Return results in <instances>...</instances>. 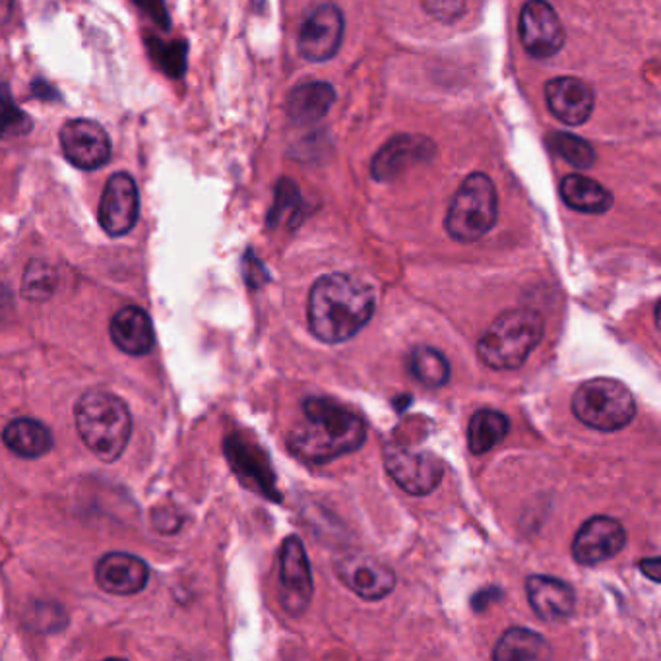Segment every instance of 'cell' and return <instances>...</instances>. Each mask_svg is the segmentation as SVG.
<instances>
[{
  "label": "cell",
  "mask_w": 661,
  "mask_h": 661,
  "mask_svg": "<svg viewBox=\"0 0 661 661\" xmlns=\"http://www.w3.org/2000/svg\"><path fill=\"white\" fill-rule=\"evenodd\" d=\"M303 415L289 435L287 448L308 464H328L359 451L367 438V423L354 410L332 398H307Z\"/></svg>",
  "instance_id": "obj_1"
},
{
  "label": "cell",
  "mask_w": 661,
  "mask_h": 661,
  "mask_svg": "<svg viewBox=\"0 0 661 661\" xmlns=\"http://www.w3.org/2000/svg\"><path fill=\"white\" fill-rule=\"evenodd\" d=\"M375 292L349 274L316 279L308 295V328L324 344L355 338L375 313Z\"/></svg>",
  "instance_id": "obj_2"
},
{
  "label": "cell",
  "mask_w": 661,
  "mask_h": 661,
  "mask_svg": "<svg viewBox=\"0 0 661 661\" xmlns=\"http://www.w3.org/2000/svg\"><path fill=\"white\" fill-rule=\"evenodd\" d=\"M76 428L96 458L111 464L127 451L132 435V415L111 392L88 391L76 402Z\"/></svg>",
  "instance_id": "obj_3"
},
{
  "label": "cell",
  "mask_w": 661,
  "mask_h": 661,
  "mask_svg": "<svg viewBox=\"0 0 661 661\" xmlns=\"http://www.w3.org/2000/svg\"><path fill=\"white\" fill-rule=\"evenodd\" d=\"M545 323L534 308H512L496 318L477 342V355L495 371H514L526 363L541 338Z\"/></svg>",
  "instance_id": "obj_4"
},
{
  "label": "cell",
  "mask_w": 661,
  "mask_h": 661,
  "mask_svg": "<svg viewBox=\"0 0 661 661\" xmlns=\"http://www.w3.org/2000/svg\"><path fill=\"white\" fill-rule=\"evenodd\" d=\"M499 196L493 180L485 174L467 175L452 198L444 227L458 243H475L495 227Z\"/></svg>",
  "instance_id": "obj_5"
},
{
  "label": "cell",
  "mask_w": 661,
  "mask_h": 661,
  "mask_svg": "<svg viewBox=\"0 0 661 661\" xmlns=\"http://www.w3.org/2000/svg\"><path fill=\"white\" fill-rule=\"evenodd\" d=\"M572 412L588 427L603 433L627 427L637 415L631 391L613 378H592L572 396Z\"/></svg>",
  "instance_id": "obj_6"
},
{
  "label": "cell",
  "mask_w": 661,
  "mask_h": 661,
  "mask_svg": "<svg viewBox=\"0 0 661 661\" xmlns=\"http://www.w3.org/2000/svg\"><path fill=\"white\" fill-rule=\"evenodd\" d=\"M60 150L70 166L98 171L111 159V138L106 128L91 119L68 120L60 128Z\"/></svg>",
  "instance_id": "obj_7"
},
{
  "label": "cell",
  "mask_w": 661,
  "mask_h": 661,
  "mask_svg": "<svg viewBox=\"0 0 661 661\" xmlns=\"http://www.w3.org/2000/svg\"><path fill=\"white\" fill-rule=\"evenodd\" d=\"M384 467L407 495H431L443 483L444 464L431 452L388 446L384 452Z\"/></svg>",
  "instance_id": "obj_8"
},
{
  "label": "cell",
  "mask_w": 661,
  "mask_h": 661,
  "mask_svg": "<svg viewBox=\"0 0 661 661\" xmlns=\"http://www.w3.org/2000/svg\"><path fill=\"white\" fill-rule=\"evenodd\" d=\"M520 41L534 59H551L566 41L563 22L547 0H527L520 12Z\"/></svg>",
  "instance_id": "obj_9"
},
{
  "label": "cell",
  "mask_w": 661,
  "mask_h": 661,
  "mask_svg": "<svg viewBox=\"0 0 661 661\" xmlns=\"http://www.w3.org/2000/svg\"><path fill=\"white\" fill-rule=\"evenodd\" d=\"M315 594L307 553L299 537H287L279 551V598L292 616L307 611Z\"/></svg>",
  "instance_id": "obj_10"
},
{
  "label": "cell",
  "mask_w": 661,
  "mask_h": 661,
  "mask_svg": "<svg viewBox=\"0 0 661 661\" xmlns=\"http://www.w3.org/2000/svg\"><path fill=\"white\" fill-rule=\"evenodd\" d=\"M140 218V195L132 175H111L99 200V226L109 237H122L135 229Z\"/></svg>",
  "instance_id": "obj_11"
},
{
  "label": "cell",
  "mask_w": 661,
  "mask_h": 661,
  "mask_svg": "<svg viewBox=\"0 0 661 661\" xmlns=\"http://www.w3.org/2000/svg\"><path fill=\"white\" fill-rule=\"evenodd\" d=\"M346 20L344 12L336 4L326 2L315 8L299 30L297 47L303 59L310 62H324L338 53L344 41Z\"/></svg>",
  "instance_id": "obj_12"
},
{
  "label": "cell",
  "mask_w": 661,
  "mask_h": 661,
  "mask_svg": "<svg viewBox=\"0 0 661 661\" xmlns=\"http://www.w3.org/2000/svg\"><path fill=\"white\" fill-rule=\"evenodd\" d=\"M436 156V146L427 136L399 135L391 138L371 161V175L378 182H391L410 169L428 164Z\"/></svg>",
  "instance_id": "obj_13"
},
{
  "label": "cell",
  "mask_w": 661,
  "mask_h": 661,
  "mask_svg": "<svg viewBox=\"0 0 661 661\" xmlns=\"http://www.w3.org/2000/svg\"><path fill=\"white\" fill-rule=\"evenodd\" d=\"M334 571L338 579L363 600H383L396 588V572L392 571L388 564L376 561L375 556L363 553L339 556L334 563Z\"/></svg>",
  "instance_id": "obj_14"
},
{
  "label": "cell",
  "mask_w": 661,
  "mask_h": 661,
  "mask_svg": "<svg viewBox=\"0 0 661 661\" xmlns=\"http://www.w3.org/2000/svg\"><path fill=\"white\" fill-rule=\"evenodd\" d=\"M627 545L623 524L609 516H594L584 522L572 541V556L579 564L595 566L619 555Z\"/></svg>",
  "instance_id": "obj_15"
},
{
  "label": "cell",
  "mask_w": 661,
  "mask_h": 661,
  "mask_svg": "<svg viewBox=\"0 0 661 661\" xmlns=\"http://www.w3.org/2000/svg\"><path fill=\"white\" fill-rule=\"evenodd\" d=\"M549 111L566 127L584 125L594 111L595 96L590 83L574 76H559L545 86Z\"/></svg>",
  "instance_id": "obj_16"
},
{
  "label": "cell",
  "mask_w": 661,
  "mask_h": 661,
  "mask_svg": "<svg viewBox=\"0 0 661 661\" xmlns=\"http://www.w3.org/2000/svg\"><path fill=\"white\" fill-rule=\"evenodd\" d=\"M150 580V569L140 556L114 551L96 564L98 586L114 595H135L142 592Z\"/></svg>",
  "instance_id": "obj_17"
},
{
  "label": "cell",
  "mask_w": 661,
  "mask_h": 661,
  "mask_svg": "<svg viewBox=\"0 0 661 661\" xmlns=\"http://www.w3.org/2000/svg\"><path fill=\"white\" fill-rule=\"evenodd\" d=\"M527 601L545 623L564 621L574 613L576 592L564 580L534 574L526 580Z\"/></svg>",
  "instance_id": "obj_18"
},
{
  "label": "cell",
  "mask_w": 661,
  "mask_h": 661,
  "mask_svg": "<svg viewBox=\"0 0 661 661\" xmlns=\"http://www.w3.org/2000/svg\"><path fill=\"white\" fill-rule=\"evenodd\" d=\"M109 334L115 346L119 347L122 354L132 357L148 355L156 346V332L150 315L135 305L117 310L109 324Z\"/></svg>",
  "instance_id": "obj_19"
},
{
  "label": "cell",
  "mask_w": 661,
  "mask_h": 661,
  "mask_svg": "<svg viewBox=\"0 0 661 661\" xmlns=\"http://www.w3.org/2000/svg\"><path fill=\"white\" fill-rule=\"evenodd\" d=\"M336 101V90L328 82H305L287 96V117L295 125L308 127L323 120Z\"/></svg>",
  "instance_id": "obj_20"
},
{
  "label": "cell",
  "mask_w": 661,
  "mask_h": 661,
  "mask_svg": "<svg viewBox=\"0 0 661 661\" xmlns=\"http://www.w3.org/2000/svg\"><path fill=\"white\" fill-rule=\"evenodd\" d=\"M2 443L10 452L23 460H36L46 456L53 448V433L46 423L31 417L10 421L2 431Z\"/></svg>",
  "instance_id": "obj_21"
},
{
  "label": "cell",
  "mask_w": 661,
  "mask_h": 661,
  "mask_svg": "<svg viewBox=\"0 0 661 661\" xmlns=\"http://www.w3.org/2000/svg\"><path fill=\"white\" fill-rule=\"evenodd\" d=\"M564 204L580 214H605L613 206V195L586 175H569L561 182Z\"/></svg>",
  "instance_id": "obj_22"
},
{
  "label": "cell",
  "mask_w": 661,
  "mask_h": 661,
  "mask_svg": "<svg viewBox=\"0 0 661 661\" xmlns=\"http://www.w3.org/2000/svg\"><path fill=\"white\" fill-rule=\"evenodd\" d=\"M551 648L547 640L530 629H511L504 632L493 650V660H549Z\"/></svg>",
  "instance_id": "obj_23"
},
{
  "label": "cell",
  "mask_w": 661,
  "mask_h": 661,
  "mask_svg": "<svg viewBox=\"0 0 661 661\" xmlns=\"http://www.w3.org/2000/svg\"><path fill=\"white\" fill-rule=\"evenodd\" d=\"M229 462L234 464L235 470L239 472L243 477H250L255 480L256 487L263 489L264 493L276 491L274 487V474H272L270 466H268V458L264 456L260 448L248 446L245 441H240L237 436L229 438L226 446Z\"/></svg>",
  "instance_id": "obj_24"
},
{
  "label": "cell",
  "mask_w": 661,
  "mask_h": 661,
  "mask_svg": "<svg viewBox=\"0 0 661 661\" xmlns=\"http://www.w3.org/2000/svg\"><path fill=\"white\" fill-rule=\"evenodd\" d=\"M509 427L511 421L506 415L495 410H480L467 428L470 451L474 454H487L503 443L504 436L509 435Z\"/></svg>",
  "instance_id": "obj_25"
},
{
  "label": "cell",
  "mask_w": 661,
  "mask_h": 661,
  "mask_svg": "<svg viewBox=\"0 0 661 661\" xmlns=\"http://www.w3.org/2000/svg\"><path fill=\"white\" fill-rule=\"evenodd\" d=\"M410 371L427 388H441L451 378V363L435 347H415L410 354Z\"/></svg>",
  "instance_id": "obj_26"
},
{
  "label": "cell",
  "mask_w": 661,
  "mask_h": 661,
  "mask_svg": "<svg viewBox=\"0 0 661 661\" xmlns=\"http://www.w3.org/2000/svg\"><path fill=\"white\" fill-rule=\"evenodd\" d=\"M146 49L154 65L171 80H179L187 75L188 68V46L187 41L182 39H174V41H164L159 38L144 39Z\"/></svg>",
  "instance_id": "obj_27"
},
{
  "label": "cell",
  "mask_w": 661,
  "mask_h": 661,
  "mask_svg": "<svg viewBox=\"0 0 661 661\" xmlns=\"http://www.w3.org/2000/svg\"><path fill=\"white\" fill-rule=\"evenodd\" d=\"M33 120L23 114L16 103L12 90L4 80H0V140H18L30 135Z\"/></svg>",
  "instance_id": "obj_28"
},
{
  "label": "cell",
  "mask_w": 661,
  "mask_h": 661,
  "mask_svg": "<svg viewBox=\"0 0 661 661\" xmlns=\"http://www.w3.org/2000/svg\"><path fill=\"white\" fill-rule=\"evenodd\" d=\"M547 146L549 150L555 151L556 156H561L566 164L576 169H590L595 164L594 146L580 136L551 132L547 136Z\"/></svg>",
  "instance_id": "obj_29"
},
{
  "label": "cell",
  "mask_w": 661,
  "mask_h": 661,
  "mask_svg": "<svg viewBox=\"0 0 661 661\" xmlns=\"http://www.w3.org/2000/svg\"><path fill=\"white\" fill-rule=\"evenodd\" d=\"M57 284L59 274L51 264H47L46 260H31L23 274L22 297L33 303H43L53 297Z\"/></svg>",
  "instance_id": "obj_30"
},
{
  "label": "cell",
  "mask_w": 661,
  "mask_h": 661,
  "mask_svg": "<svg viewBox=\"0 0 661 661\" xmlns=\"http://www.w3.org/2000/svg\"><path fill=\"white\" fill-rule=\"evenodd\" d=\"M300 195L294 180L282 179L276 187V203L270 211V226H278L282 221H289L299 210Z\"/></svg>",
  "instance_id": "obj_31"
},
{
  "label": "cell",
  "mask_w": 661,
  "mask_h": 661,
  "mask_svg": "<svg viewBox=\"0 0 661 661\" xmlns=\"http://www.w3.org/2000/svg\"><path fill=\"white\" fill-rule=\"evenodd\" d=\"M427 14L443 23L458 22L470 8V0H421Z\"/></svg>",
  "instance_id": "obj_32"
},
{
  "label": "cell",
  "mask_w": 661,
  "mask_h": 661,
  "mask_svg": "<svg viewBox=\"0 0 661 661\" xmlns=\"http://www.w3.org/2000/svg\"><path fill=\"white\" fill-rule=\"evenodd\" d=\"M132 2L144 16H148L151 22L158 26L159 30H171V18H169L166 0H132Z\"/></svg>",
  "instance_id": "obj_33"
},
{
  "label": "cell",
  "mask_w": 661,
  "mask_h": 661,
  "mask_svg": "<svg viewBox=\"0 0 661 661\" xmlns=\"http://www.w3.org/2000/svg\"><path fill=\"white\" fill-rule=\"evenodd\" d=\"M642 572L647 574L648 579L654 580V582H661V561L660 556H652L640 563Z\"/></svg>",
  "instance_id": "obj_34"
},
{
  "label": "cell",
  "mask_w": 661,
  "mask_h": 661,
  "mask_svg": "<svg viewBox=\"0 0 661 661\" xmlns=\"http://www.w3.org/2000/svg\"><path fill=\"white\" fill-rule=\"evenodd\" d=\"M31 90H33V96L36 98H43V99H59V91H55L49 83L43 82V80H36V82L31 83Z\"/></svg>",
  "instance_id": "obj_35"
},
{
  "label": "cell",
  "mask_w": 661,
  "mask_h": 661,
  "mask_svg": "<svg viewBox=\"0 0 661 661\" xmlns=\"http://www.w3.org/2000/svg\"><path fill=\"white\" fill-rule=\"evenodd\" d=\"M14 10V0H0V23L7 22Z\"/></svg>",
  "instance_id": "obj_36"
}]
</instances>
